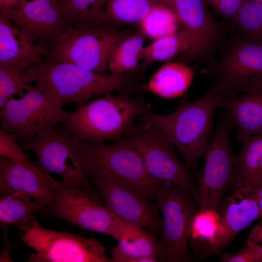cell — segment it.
<instances>
[{
	"instance_id": "cell-33",
	"label": "cell",
	"mask_w": 262,
	"mask_h": 262,
	"mask_svg": "<svg viewBox=\"0 0 262 262\" xmlns=\"http://www.w3.org/2000/svg\"><path fill=\"white\" fill-rule=\"evenodd\" d=\"M19 137L14 133L0 130V156L14 162L26 163L29 161L19 142Z\"/></svg>"
},
{
	"instance_id": "cell-23",
	"label": "cell",
	"mask_w": 262,
	"mask_h": 262,
	"mask_svg": "<svg viewBox=\"0 0 262 262\" xmlns=\"http://www.w3.org/2000/svg\"><path fill=\"white\" fill-rule=\"evenodd\" d=\"M238 158V171L231 188L246 187L255 190L262 186V134L242 143Z\"/></svg>"
},
{
	"instance_id": "cell-9",
	"label": "cell",
	"mask_w": 262,
	"mask_h": 262,
	"mask_svg": "<svg viewBox=\"0 0 262 262\" xmlns=\"http://www.w3.org/2000/svg\"><path fill=\"white\" fill-rule=\"evenodd\" d=\"M154 202L163 216L161 242L164 262H193L187 242L193 219L199 211L194 194L176 183L164 181Z\"/></svg>"
},
{
	"instance_id": "cell-2",
	"label": "cell",
	"mask_w": 262,
	"mask_h": 262,
	"mask_svg": "<svg viewBox=\"0 0 262 262\" xmlns=\"http://www.w3.org/2000/svg\"><path fill=\"white\" fill-rule=\"evenodd\" d=\"M225 97L213 85L199 99L187 96L179 99L176 110L167 115L146 110L137 119L159 131L183 156L188 169L195 174L198 159L204 155L212 140L213 117Z\"/></svg>"
},
{
	"instance_id": "cell-14",
	"label": "cell",
	"mask_w": 262,
	"mask_h": 262,
	"mask_svg": "<svg viewBox=\"0 0 262 262\" xmlns=\"http://www.w3.org/2000/svg\"><path fill=\"white\" fill-rule=\"evenodd\" d=\"M210 73L215 77L213 85L225 98L245 92L262 81V45L242 39Z\"/></svg>"
},
{
	"instance_id": "cell-39",
	"label": "cell",
	"mask_w": 262,
	"mask_h": 262,
	"mask_svg": "<svg viewBox=\"0 0 262 262\" xmlns=\"http://www.w3.org/2000/svg\"><path fill=\"white\" fill-rule=\"evenodd\" d=\"M165 6L174 11V4L175 0H159Z\"/></svg>"
},
{
	"instance_id": "cell-24",
	"label": "cell",
	"mask_w": 262,
	"mask_h": 262,
	"mask_svg": "<svg viewBox=\"0 0 262 262\" xmlns=\"http://www.w3.org/2000/svg\"><path fill=\"white\" fill-rule=\"evenodd\" d=\"M159 5H164L159 0H107L98 24L109 21L139 23L153 8Z\"/></svg>"
},
{
	"instance_id": "cell-16",
	"label": "cell",
	"mask_w": 262,
	"mask_h": 262,
	"mask_svg": "<svg viewBox=\"0 0 262 262\" xmlns=\"http://www.w3.org/2000/svg\"><path fill=\"white\" fill-rule=\"evenodd\" d=\"M232 190L219 209V229L213 242L199 254L201 261L220 254L239 233L260 218L253 190L246 187H237Z\"/></svg>"
},
{
	"instance_id": "cell-15",
	"label": "cell",
	"mask_w": 262,
	"mask_h": 262,
	"mask_svg": "<svg viewBox=\"0 0 262 262\" xmlns=\"http://www.w3.org/2000/svg\"><path fill=\"white\" fill-rule=\"evenodd\" d=\"M0 13L45 51L53 47L69 26L56 0L25 1Z\"/></svg>"
},
{
	"instance_id": "cell-17",
	"label": "cell",
	"mask_w": 262,
	"mask_h": 262,
	"mask_svg": "<svg viewBox=\"0 0 262 262\" xmlns=\"http://www.w3.org/2000/svg\"><path fill=\"white\" fill-rule=\"evenodd\" d=\"M1 195L34 201L48 206L55 200V193L46 179V173L30 161L26 163L0 158Z\"/></svg>"
},
{
	"instance_id": "cell-30",
	"label": "cell",
	"mask_w": 262,
	"mask_h": 262,
	"mask_svg": "<svg viewBox=\"0 0 262 262\" xmlns=\"http://www.w3.org/2000/svg\"><path fill=\"white\" fill-rule=\"evenodd\" d=\"M179 23L172 10L159 5L153 8L138 24L140 32L155 40L177 32Z\"/></svg>"
},
{
	"instance_id": "cell-12",
	"label": "cell",
	"mask_w": 262,
	"mask_h": 262,
	"mask_svg": "<svg viewBox=\"0 0 262 262\" xmlns=\"http://www.w3.org/2000/svg\"><path fill=\"white\" fill-rule=\"evenodd\" d=\"M123 136L138 152L151 176L160 181L176 183L195 196L196 185L192 173L178 160L174 145L159 131L140 121L133 123Z\"/></svg>"
},
{
	"instance_id": "cell-7",
	"label": "cell",
	"mask_w": 262,
	"mask_h": 262,
	"mask_svg": "<svg viewBox=\"0 0 262 262\" xmlns=\"http://www.w3.org/2000/svg\"><path fill=\"white\" fill-rule=\"evenodd\" d=\"M19 143L35 154V164L46 173L59 175L69 187L98 192L82 167L80 139L75 135L52 126L33 137L19 139Z\"/></svg>"
},
{
	"instance_id": "cell-13",
	"label": "cell",
	"mask_w": 262,
	"mask_h": 262,
	"mask_svg": "<svg viewBox=\"0 0 262 262\" xmlns=\"http://www.w3.org/2000/svg\"><path fill=\"white\" fill-rule=\"evenodd\" d=\"M86 175L114 218L137 224L155 234H161L163 221L158 215L159 210L155 203L132 189L107 177Z\"/></svg>"
},
{
	"instance_id": "cell-21",
	"label": "cell",
	"mask_w": 262,
	"mask_h": 262,
	"mask_svg": "<svg viewBox=\"0 0 262 262\" xmlns=\"http://www.w3.org/2000/svg\"><path fill=\"white\" fill-rule=\"evenodd\" d=\"M241 96H232L222 101L223 107L231 116L238 140L262 134V90L252 89Z\"/></svg>"
},
{
	"instance_id": "cell-3",
	"label": "cell",
	"mask_w": 262,
	"mask_h": 262,
	"mask_svg": "<svg viewBox=\"0 0 262 262\" xmlns=\"http://www.w3.org/2000/svg\"><path fill=\"white\" fill-rule=\"evenodd\" d=\"M80 150L86 174L107 177L154 202L164 181L150 175L141 156L126 138L122 136L113 144L80 140Z\"/></svg>"
},
{
	"instance_id": "cell-5",
	"label": "cell",
	"mask_w": 262,
	"mask_h": 262,
	"mask_svg": "<svg viewBox=\"0 0 262 262\" xmlns=\"http://www.w3.org/2000/svg\"><path fill=\"white\" fill-rule=\"evenodd\" d=\"M234 121L224 110L220 115L213 137L204 154L202 168L195 173V198L199 211H218L225 193L233 186L238 171L237 156L232 151L230 133Z\"/></svg>"
},
{
	"instance_id": "cell-22",
	"label": "cell",
	"mask_w": 262,
	"mask_h": 262,
	"mask_svg": "<svg viewBox=\"0 0 262 262\" xmlns=\"http://www.w3.org/2000/svg\"><path fill=\"white\" fill-rule=\"evenodd\" d=\"M195 69L194 66L182 63L166 64L153 74L146 88L166 98L180 97L190 86Z\"/></svg>"
},
{
	"instance_id": "cell-31",
	"label": "cell",
	"mask_w": 262,
	"mask_h": 262,
	"mask_svg": "<svg viewBox=\"0 0 262 262\" xmlns=\"http://www.w3.org/2000/svg\"><path fill=\"white\" fill-rule=\"evenodd\" d=\"M233 20L243 39L262 45V4L244 0Z\"/></svg>"
},
{
	"instance_id": "cell-8",
	"label": "cell",
	"mask_w": 262,
	"mask_h": 262,
	"mask_svg": "<svg viewBox=\"0 0 262 262\" xmlns=\"http://www.w3.org/2000/svg\"><path fill=\"white\" fill-rule=\"evenodd\" d=\"M17 228L21 240L34 251L26 262H111L104 246L96 238L43 228L35 214Z\"/></svg>"
},
{
	"instance_id": "cell-6",
	"label": "cell",
	"mask_w": 262,
	"mask_h": 262,
	"mask_svg": "<svg viewBox=\"0 0 262 262\" xmlns=\"http://www.w3.org/2000/svg\"><path fill=\"white\" fill-rule=\"evenodd\" d=\"M131 33L116 30L102 23L68 26L53 47L44 52L47 60L71 64L82 68L105 72L115 46Z\"/></svg>"
},
{
	"instance_id": "cell-38",
	"label": "cell",
	"mask_w": 262,
	"mask_h": 262,
	"mask_svg": "<svg viewBox=\"0 0 262 262\" xmlns=\"http://www.w3.org/2000/svg\"><path fill=\"white\" fill-rule=\"evenodd\" d=\"M253 192L260 212V222H262V186Z\"/></svg>"
},
{
	"instance_id": "cell-11",
	"label": "cell",
	"mask_w": 262,
	"mask_h": 262,
	"mask_svg": "<svg viewBox=\"0 0 262 262\" xmlns=\"http://www.w3.org/2000/svg\"><path fill=\"white\" fill-rule=\"evenodd\" d=\"M55 193V200L41 212L59 217L82 229L113 237L116 224L101 196L97 192L71 187L46 173Z\"/></svg>"
},
{
	"instance_id": "cell-34",
	"label": "cell",
	"mask_w": 262,
	"mask_h": 262,
	"mask_svg": "<svg viewBox=\"0 0 262 262\" xmlns=\"http://www.w3.org/2000/svg\"><path fill=\"white\" fill-rule=\"evenodd\" d=\"M220 261L222 262H262V252L246 243L235 253H223Z\"/></svg>"
},
{
	"instance_id": "cell-1",
	"label": "cell",
	"mask_w": 262,
	"mask_h": 262,
	"mask_svg": "<svg viewBox=\"0 0 262 262\" xmlns=\"http://www.w3.org/2000/svg\"><path fill=\"white\" fill-rule=\"evenodd\" d=\"M139 68L121 74H107L76 65L49 60L30 66L24 73L25 81L52 92L63 105L74 103L76 108L87 100L113 92L130 96L145 88L140 84Z\"/></svg>"
},
{
	"instance_id": "cell-10",
	"label": "cell",
	"mask_w": 262,
	"mask_h": 262,
	"mask_svg": "<svg viewBox=\"0 0 262 262\" xmlns=\"http://www.w3.org/2000/svg\"><path fill=\"white\" fill-rule=\"evenodd\" d=\"M61 100L51 91L29 85L19 98H12L0 110L1 129L28 139L59 123H66L70 112L63 110Z\"/></svg>"
},
{
	"instance_id": "cell-18",
	"label": "cell",
	"mask_w": 262,
	"mask_h": 262,
	"mask_svg": "<svg viewBox=\"0 0 262 262\" xmlns=\"http://www.w3.org/2000/svg\"><path fill=\"white\" fill-rule=\"evenodd\" d=\"M174 12L189 39L184 54L196 56L205 53L213 45L216 31L205 0H175Z\"/></svg>"
},
{
	"instance_id": "cell-27",
	"label": "cell",
	"mask_w": 262,
	"mask_h": 262,
	"mask_svg": "<svg viewBox=\"0 0 262 262\" xmlns=\"http://www.w3.org/2000/svg\"><path fill=\"white\" fill-rule=\"evenodd\" d=\"M69 25L98 24L107 0H56Z\"/></svg>"
},
{
	"instance_id": "cell-4",
	"label": "cell",
	"mask_w": 262,
	"mask_h": 262,
	"mask_svg": "<svg viewBox=\"0 0 262 262\" xmlns=\"http://www.w3.org/2000/svg\"><path fill=\"white\" fill-rule=\"evenodd\" d=\"M151 108L141 97L111 93L76 108L68 116L66 130L80 140L117 141L144 112Z\"/></svg>"
},
{
	"instance_id": "cell-37",
	"label": "cell",
	"mask_w": 262,
	"mask_h": 262,
	"mask_svg": "<svg viewBox=\"0 0 262 262\" xmlns=\"http://www.w3.org/2000/svg\"><path fill=\"white\" fill-rule=\"evenodd\" d=\"M25 1V0H0V12L11 9Z\"/></svg>"
},
{
	"instance_id": "cell-32",
	"label": "cell",
	"mask_w": 262,
	"mask_h": 262,
	"mask_svg": "<svg viewBox=\"0 0 262 262\" xmlns=\"http://www.w3.org/2000/svg\"><path fill=\"white\" fill-rule=\"evenodd\" d=\"M24 72L10 66L0 65V108L18 95H24V90L30 85L24 78Z\"/></svg>"
},
{
	"instance_id": "cell-28",
	"label": "cell",
	"mask_w": 262,
	"mask_h": 262,
	"mask_svg": "<svg viewBox=\"0 0 262 262\" xmlns=\"http://www.w3.org/2000/svg\"><path fill=\"white\" fill-rule=\"evenodd\" d=\"M220 225L218 211H198L193 219L189 239L190 246L196 254H200L214 240Z\"/></svg>"
},
{
	"instance_id": "cell-40",
	"label": "cell",
	"mask_w": 262,
	"mask_h": 262,
	"mask_svg": "<svg viewBox=\"0 0 262 262\" xmlns=\"http://www.w3.org/2000/svg\"><path fill=\"white\" fill-rule=\"evenodd\" d=\"M252 89H262V81L248 87L246 89V92H247L249 90H252Z\"/></svg>"
},
{
	"instance_id": "cell-25",
	"label": "cell",
	"mask_w": 262,
	"mask_h": 262,
	"mask_svg": "<svg viewBox=\"0 0 262 262\" xmlns=\"http://www.w3.org/2000/svg\"><path fill=\"white\" fill-rule=\"evenodd\" d=\"M144 38L140 32L132 33L115 46L109 61L108 70L110 73L121 74L138 68Z\"/></svg>"
},
{
	"instance_id": "cell-36",
	"label": "cell",
	"mask_w": 262,
	"mask_h": 262,
	"mask_svg": "<svg viewBox=\"0 0 262 262\" xmlns=\"http://www.w3.org/2000/svg\"><path fill=\"white\" fill-rule=\"evenodd\" d=\"M246 243L262 252V222L253 228Z\"/></svg>"
},
{
	"instance_id": "cell-35",
	"label": "cell",
	"mask_w": 262,
	"mask_h": 262,
	"mask_svg": "<svg viewBox=\"0 0 262 262\" xmlns=\"http://www.w3.org/2000/svg\"><path fill=\"white\" fill-rule=\"evenodd\" d=\"M224 17L233 19L244 0H206Z\"/></svg>"
},
{
	"instance_id": "cell-26",
	"label": "cell",
	"mask_w": 262,
	"mask_h": 262,
	"mask_svg": "<svg viewBox=\"0 0 262 262\" xmlns=\"http://www.w3.org/2000/svg\"><path fill=\"white\" fill-rule=\"evenodd\" d=\"M189 47L187 33L183 29L173 34L155 40L144 47L141 52V66L147 67L153 62H166L180 52H185Z\"/></svg>"
},
{
	"instance_id": "cell-41",
	"label": "cell",
	"mask_w": 262,
	"mask_h": 262,
	"mask_svg": "<svg viewBox=\"0 0 262 262\" xmlns=\"http://www.w3.org/2000/svg\"><path fill=\"white\" fill-rule=\"evenodd\" d=\"M253 0L262 4V0Z\"/></svg>"
},
{
	"instance_id": "cell-20",
	"label": "cell",
	"mask_w": 262,
	"mask_h": 262,
	"mask_svg": "<svg viewBox=\"0 0 262 262\" xmlns=\"http://www.w3.org/2000/svg\"><path fill=\"white\" fill-rule=\"evenodd\" d=\"M44 52L12 21L0 13V65L25 72L42 61Z\"/></svg>"
},
{
	"instance_id": "cell-29",
	"label": "cell",
	"mask_w": 262,
	"mask_h": 262,
	"mask_svg": "<svg viewBox=\"0 0 262 262\" xmlns=\"http://www.w3.org/2000/svg\"><path fill=\"white\" fill-rule=\"evenodd\" d=\"M44 205L19 198L1 195L0 198V223L5 236L10 224H26L33 216L41 212Z\"/></svg>"
},
{
	"instance_id": "cell-19",
	"label": "cell",
	"mask_w": 262,
	"mask_h": 262,
	"mask_svg": "<svg viewBox=\"0 0 262 262\" xmlns=\"http://www.w3.org/2000/svg\"><path fill=\"white\" fill-rule=\"evenodd\" d=\"M113 238L117 244L111 250V262H139L147 257L164 262L161 240L140 226L116 218Z\"/></svg>"
}]
</instances>
